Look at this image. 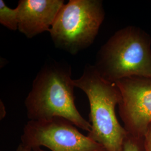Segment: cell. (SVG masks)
Here are the masks:
<instances>
[{
	"label": "cell",
	"mask_w": 151,
	"mask_h": 151,
	"mask_svg": "<svg viewBox=\"0 0 151 151\" xmlns=\"http://www.w3.org/2000/svg\"><path fill=\"white\" fill-rule=\"evenodd\" d=\"M70 65L50 60L44 65L32 82L25 100L29 120L60 117L88 133L91 125L76 108Z\"/></svg>",
	"instance_id": "6da1fadb"
},
{
	"label": "cell",
	"mask_w": 151,
	"mask_h": 151,
	"mask_svg": "<svg viewBox=\"0 0 151 151\" xmlns=\"http://www.w3.org/2000/svg\"><path fill=\"white\" fill-rule=\"evenodd\" d=\"M73 84L85 93L90 104L91 130L87 136L107 151H124L128 134L119 123L115 113L121 100L116 83L105 80L94 65H86L81 77L73 80Z\"/></svg>",
	"instance_id": "7a4b0ae2"
},
{
	"label": "cell",
	"mask_w": 151,
	"mask_h": 151,
	"mask_svg": "<svg viewBox=\"0 0 151 151\" xmlns=\"http://www.w3.org/2000/svg\"><path fill=\"white\" fill-rule=\"evenodd\" d=\"M94 66L113 83L130 77L151 76V36L133 25L120 29L99 49Z\"/></svg>",
	"instance_id": "3957f363"
},
{
	"label": "cell",
	"mask_w": 151,
	"mask_h": 151,
	"mask_svg": "<svg viewBox=\"0 0 151 151\" xmlns=\"http://www.w3.org/2000/svg\"><path fill=\"white\" fill-rule=\"evenodd\" d=\"M104 19L102 1L70 0L49 32L56 48L75 55L93 43Z\"/></svg>",
	"instance_id": "277c9868"
},
{
	"label": "cell",
	"mask_w": 151,
	"mask_h": 151,
	"mask_svg": "<svg viewBox=\"0 0 151 151\" xmlns=\"http://www.w3.org/2000/svg\"><path fill=\"white\" fill-rule=\"evenodd\" d=\"M20 139L22 145L32 150L45 147L52 151H107L69 120L60 117L29 120Z\"/></svg>",
	"instance_id": "5b68a950"
},
{
	"label": "cell",
	"mask_w": 151,
	"mask_h": 151,
	"mask_svg": "<svg viewBox=\"0 0 151 151\" xmlns=\"http://www.w3.org/2000/svg\"><path fill=\"white\" fill-rule=\"evenodd\" d=\"M121 94L119 114L128 135L143 140L151 123V76H134L116 82Z\"/></svg>",
	"instance_id": "8992f818"
},
{
	"label": "cell",
	"mask_w": 151,
	"mask_h": 151,
	"mask_svg": "<svg viewBox=\"0 0 151 151\" xmlns=\"http://www.w3.org/2000/svg\"><path fill=\"white\" fill-rule=\"evenodd\" d=\"M63 0H20L16 7L18 11V30L27 38L49 32Z\"/></svg>",
	"instance_id": "52a82bcc"
},
{
	"label": "cell",
	"mask_w": 151,
	"mask_h": 151,
	"mask_svg": "<svg viewBox=\"0 0 151 151\" xmlns=\"http://www.w3.org/2000/svg\"><path fill=\"white\" fill-rule=\"evenodd\" d=\"M0 23L11 30L18 29L19 16L17 8L10 9L4 0H0Z\"/></svg>",
	"instance_id": "ba28073f"
},
{
	"label": "cell",
	"mask_w": 151,
	"mask_h": 151,
	"mask_svg": "<svg viewBox=\"0 0 151 151\" xmlns=\"http://www.w3.org/2000/svg\"><path fill=\"white\" fill-rule=\"evenodd\" d=\"M124 151H143V140H138L128 135L124 142Z\"/></svg>",
	"instance_id": "9c48e42d"
},
{
	"label": "cell",
	"mask_w": 151,
	"mask_h": 151,
	"mask_svg": "<svg viewBox=\"0 0 151 151\" xmlns=\"http://www.w3.org/2000/svg\"><path fill=\"white\" fill-rule=\"evenodd\" d=\"M143 151H151V123L148 126L144 137Z\"/></svg>",
	"instance_id": "30bf717a"
},
{
	"label": "cell",
	"mask_w": 151,
	"mask_h": 151,
	"mask_svg": "<svg viewBox=\"0 0 151 151\" xmlns=\"http://www.w3.org/2000/svg\"><path fill=\"white\" fill-rule=\"evenodd\" d=\"M16 151H32V149L27 147V146H24L22 143L18 146Z\"/></svg>",
	"instance_id": "8fae6325"
},
{
	"label": "cell",
	"mask_w": 151,
	"mask_h": 151,
	"mask_svg": "<svg viewBox=\"0 0 151 151\" xmlns=\"http://www.w3.org/2000/svg\"><path fill=\"white\" fill-rule=\"evenodd\" d=\"M32 151H47L43 150V149H42L41 148L39 147V148H34L32 149Z\"/></svg>",
	"instance_id": "7c38bea8"
}]
</instances>
